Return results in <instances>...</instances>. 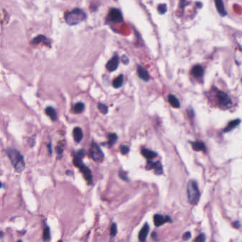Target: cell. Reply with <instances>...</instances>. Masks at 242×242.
<instances>
[{
    "instance_id": "cell-1",
    "label": "cell",
    "mask_w": 242,
    "mask_h": 242,
    "mask_svg": "<svg viewBox=\"0 0 242 242\" xmlns=\"http://www.w3.org/2000/svg\"><path fill=\"white\" fill-rule=\"evenodd\" d=\"M6 152L15 170L18 173L22 172L25 168V162L23 156L19 151L14 148H8Z\"/></svg>"
},
{
    "instance_id": "cell-2",
    "label": "cell",
    "mask_w": 242,
    "mask_h": 242,
    "mask_svg": "<svg viewBox=\"0 0 242 242\" xmlns=\"http://www.w3.org/2000/svg\"><path fill=\"white\" fill-rule=\"evenodd\" d=\"M86 19L85 13L80 9H75L68 12L65 15V19L66 23L70 26L77 25L81 23Z\"/></svg>"
},
{
    "instance_id": "cell-3",
    "label": "cell",
    "mask_w": 242,
    "mask_h": 242,
    "mask_svg": "<svg viewBox=\"0 0 242 242\" xmlns=\"http://www.w3.org/2000/svg\"><path fill=\"white\" fill-rule=\"evenodd\" d=\"M187 194L189 202L191 205H196L198 202L200 193H199L197 183L195 180H189L187 186Z\"/></svg>"
},
{
    "instance_id": "cell-4",
    "label": "cell",
    "mask_w": 242,
    "mask_h": 242,
    "mask_svg": "<svg viewBox=\"0 0 242 242\" xmlns=\"http://www.w3.org/2000/svg\"><path fill=\"white\" fill-rule=\"evenodd\" d=\"M90 154L91 158L93 159V161L97 163H101L104 159V154L102 153V150L100 148V146L95 143H92L90 146Z\"/></svg>"
},
{
    "instance_id": "cell-5",
    "label": "cell",
    "mask_w": 242,
    "mask_h": 242,
    "mask_svg": "<svg viewBox=\"0 0 242 242\" xmlns=\"http://www.w3.org/2000/svg\"><path fill=\"white\" fill-rule=\"evenodd\" d=\"M217 97L219 99V105L224 110H226V109L229 107V106L232 103L231 98L225 92L219 91L218 93H217Z\"/></svg>"
},
{
    "instance_id": "cell-6",
    "label": "cell",
    "mask_w": 242,
    "mask_h": 242,
    "mask_svg": "<svg viewBox=\"0 0 242 242\" xmlns=\"http://www.w3.org/2000/svg\"><path fill=\"white\" fill-rule=\"evenodd\" d=\"M109 17L112 21L116 23H121L123 21V16L122 12L118 9H112L110 10Z\"/></svg>"
},
{
    "instance_id": "cell-7",
    "label": "cell",
    "mask_w": 242,
    "mask_h": 242,
    "mask_svg": "<svg viewBox=\"0 0 242 242\" xmlns=\"http://www.w3.org/2000/svg\"><path fill=\"white\" fill-rule=\"evenodd\" d=\"M154 224L156 227H161V225H163V224L166 223V222H171L172 220H171L170 217H168V216H163L161 215H155L154 217Z\"/></svg>"
},
{
    "instance_id": "cell-8",
    "label": "cell",
    "mask_w": 242,
    "mask_h": 242,
    "mask_svg": "<svg viewBox=\"0 0 242 242\" xmlns=\"http://www.w3.org/2000/svg\"><path fill=\"white\" fill-rule=\"evenodd\" d=\"M119 62V58L118 56L115 55L114 56H113L112 59L109 60L107 63L106 65L107 69V70H109L110 72L114 71V70L117 69Z\"/></svg>"
},
{
    "instance_id": "cell-9",
    "label": "cell",
    "mask_w": 242,
    "mask_h": 242,
    "mask_svg": "<svg viewBox=\"0 0 242 242\" xmlns=\"http://www.w3.org/2000/svg\"><path fill=\"white\" fill-rule=\"evenodd\" d=\"M79 169H80V170L81 171L82 175H83L84 179H85L88 182L92 183V175L91 170H90V169H89L88 167H87L86 165L84 164H82L81 165H80V166L79 167Z\"/></svg>"
},
{
    "instance_id": "cell-10",
    "label": "cell",
    "mask_w": 242,
    "mask_h": 242,
    "mask_svg": "<svg viewBox=\"0 0 242 242\" xmlns=\"http://www.w3.org/2000/svg\"><path fill=\"white\" fill-rule=\"evenodd\" d=\"M137 72H138L139 77L145 82H148L150 80V75L148 72L145 69L144 67L141 65H138L137 67Z\"/></svg>"
},
{
    "instance_id": "cell-11",
    "label": "cell",
    "mask_w": 242,
    "mask_h": 242,
    "mask_svg": "<svg viewBox=\"0 0 242 242\" xmlns=\"http://www.w3.org/2000/svg\"><path fill=\"white\" fill-rule=\"evenodd\" d=\"M148 231H149V225L147 223H146L144 224V227H143L142 229H141L140 232H139V241H142V242H144L146 241L147 236H148Z\"/></svg>"
},
{
    "instance_id": "cell-12",
    "label": "cell",
    "mask_w": 242,
    "mask_h": 242,
    "mask_svg": "<svg viewBox=\"0 0 242 242\" xmlns=\"http://www.w3.org/2000/svg\"><path fill=\"white\" fill-rule=\"evenodd\" d=\"M216 8H217V11H218L219 14L221 17H224L227 14V12L226 11L224 5L222 0H215Z\"/></svg>"
},
{
    "instance_id": "cell-13",
    "label": "cell",
    "mask_w": 242,
    "mask_h": 242,
    "mask_svg": "<svg viewBox=\"0 0 242 242\" xmlns=\"http://www.w3.org/2000/svg\"><path fill=\"white\" fill-rule=\"evenodd\" d=\"M73 138L74 140L77 143H80L83 138L82 131L80 127H75L73 130Z\"/></svg>"
},
{
    "instance_id": "cell-14",
    "label": "cell",
    "mask_w": 242,
    "mask_h": 242,
    "mask_svg": "<svg viewBox=\"0 0 242 242\" xmlns=\"http://www.w3.org/2000/svg\"><path fill=\"white\" fill-rule=\"evenodd\" d=\"M142 154L144 156L145 158H146L148 160H151V159L154 158L155 157L157 156V153L155 152V151H151L149 149L147 148H143L142 150Z\"/></svg>"
},
{
    "instance_id": "cell-15",
    "label": "cell",
    "mask_w": 242,
    "mask_h": 242,
    "mask_svg": "<svg viewBox=\"0 0 242 242\" xmlns=\"http://www.w3.org/2000/svg\"><path fill=\"white\" fill-rule=\"evenodd\" d=\"M168 102L170 104V105L174 108H179L180 107V102L177 100V98L173 94H169L168 97Z\"/></svg>"
},
{
    "instance_id": "cell-16",
    "label": "cell",
    "mask_w": 242,
    "mask_h": 242,
    "mask_svg": "<svg viewBox=\"0 0 242 242\" xmlns=\"http://www.w3.org/2000/svg\"><path fill=\"white\" fill-rule=\"evenodd\" d=\"M45 112L51 119V120L56 121L57 119V114H56V110L52 107H46L45 110Z\"/></svg>"
},
{
    "instance_id": "cell-17",
    "label": "cell",
    "mask_w": 242,
    "mask_h": 242,
    "mask_svg": "<svg viewBox=\"0 0 242 242\" xmlns=\"http://www.w3.org/2000/svg\"><path fill=\"white\" fill-rule=\"evenodd\" d=\"M240 122H241L240 119H235L231 121V122H230L229 124H228L227 127L224 129V132H230V131L233 130L235 127H237L238 125L240 124Z\"/></svg>"
},
{
    "instance_id": "cell-18",
    "label": "cell",
    "mask_w": 242,
    "mask_h": 242,
    "mask_svg": "<svg viewBox=\"0 0 242 242\" xmlns=\"http://www.w3.org/2000/svg\"><path fill=\"white\" fill-rule=\"evenodd\" d=\"M192 74L195 78H201L204 74V69L200 65H196L193 68Z\"/></svg>"
},
{
    "instance_id": "cell-19",
    "label": "cell",
    "mask_w": 242,
    "mask_h": 242,
    "mask_svg": "<svg viewBox=\"0 0 242 242\" xmlns=\"http://www.w3.org/2000/svg\"><path fill=\"white\" fill-rule=\"evenodd\" d=\"M123 82H124V76H123V75H120L119 76H118L117 78L113 80L112 85L114 88L117 89L122 86Z\"/></svg>"
},
{
    "instance_id": "cell-20",
    "label": "cell",
    "mask_w": 242,
    "mask_h": 242,
    "mask_svg": "<svg viewBox=\"0 0 242 242\" xmlns=\"http://www.w3.org/2000/svg\"><path fill=\"white\" fill-rule=\"evenodd\" d=\"M192 146L193 148L196 151H202L205 152V151H207L206 146H205V144L202 142H194L192 144Z\"/></svg>"
},
{
    "instance_id": "cell-21",
    "label": "cell",
    "mask_w": 242,
    "mask_h": 242,
    "mask_svg": "<svg viewBox=\"0 0 242 242\" xmlns=\"http://www.w3.org/2000/svg\"><path fill=\"white\" fill-rule=\"evenodd\" d=\"M48 40L47 38L46 37V36H44L43 35H39V36H38L37 37L34 38V39L32 40L31 43L33 44H38L39 43H41V42H43V43H48ZM48 44H49V43H48Z\"/></svg>"
},
{
    "instance_id": "cell-22",
    "label": "cell",
    "mask_w": 242,
    "mask_h": 242,
    "mask_svg": "<svg viewBox=\"0 0 242 242\" xmlns=\"http://www.w3.org/2000/svg\"><path fill=\"white\" fill-rule=\"evenodd\" d=\"M153 169L154 170L155 173H156V175H161L163 173V166L159 161L154 162V168H153Z\"/></svg>"
},
{
    "instance_id": "cell-23",
    "label": "cell",
    "mask_w": 242,
    "mask_h": 242,
    "mask_svg": "<svg viewBox=\"0 0 242 242\" xmlns=\"http://www.w3.org/2000/svg\"><path fill=\"white\" fill-rule=\"evenodd\" d=\"M84 110V104L82 102H78L73 107V111L75 113L78 114L81 113Z\"/></svg>"
},
{
    "instance_id": "cell-24",
    "label": "cell",
    "mask_w": 242,
    "mask_h": 242,
    "mask_svg": "<svg viewBox=\"0 0 242 242\" xmlns=\"http://www.w3.org/2000/svg\"><path fill=\"white\" fill-rule=\"evenodd\" d=\"M108 142L107 144L110 146H112L116 142L118 139V136L115 134H110L108 135Z\"/></svg>"
},
{
    "instance_id": "cell-25",
    "label": "cell",
    "mask_w": 242,
    "mask_h": 242,
    "mask_svg": "<svg viewBox=\"0 0 242 242\" xmlns=\"http://www.w3.org/2000/svg\"><path fill=\"white\" fill-rule=\"evenodd\" d=\"M50 239V228L48 227H46L43 230V239L44 241H48Z\"/></svg>"
},
{
    "instance_id": "cell-26",
    "label": "cell",
    "mask_w": 242,
    "mask_h": 242,
    "mask_svg": "<svg viewBox=\"0 0 242 242\" xmlns=\"http://www.w3.org/2000/svg\"><path fill=\"white\" fill-rule=\"evenodd\" d=\"M97 107H98V110H100V112L101 113H102L103 114H106L108 113V107H107V106L105 105V104L100 103V104H98Z\"/></svg>"
},
{
    "instance_id": "cell-27",
    "label": "cell",
    "mask_w": 242,
    "mask_h": 242,
    "mask_svg": "<svg viewBox=\"0 0 242 242\" xmlns=\"http://www.w3.org/2000/svg\"><path fill=\"white\" fill-rule=\"evenodd\" d=\"M117 233V227H116V224L115 223H113L112 224V227H111L110 229V236L111 237L113 238L114 237Z\"/></svg>"
},
{
    "instance_id": "cell-28",
    "label": "cell",
    "mask_w": 242,
    "mask_h": 242,
    "mask_svg": "<svg viewBox=\"0 0 242 242\" xmlns=\"http://www.w3.org/2000/svg\"><path fill=\"white\" fill-rule=\"evenodd\" d=\"M129 147L126 146V145H122L120 147V151H121V153L123 155H125V154H127L129 152Z\"/></svg>"
},
{
    "instance_id": "cell-29",
    "label": "cell",
    "mask_w": 242,
    "mask_h": 242,
    "mask_svg": "<svg viewBox=\"0 0 242 242\" xmlns=\"http://www.w3.org/2000/svg\"><path fill=\"white\" fill-rule=\"evenodd\" d=\"M158 12L161 14H165L167 11V7L165 4H163V5H160L158 7Z\"/></svg>"
},
{
    "instance_id": "cell-30",
    "label": "cell",
    "mask_w": 242,
    "mask_h": 242,
    "mask_svg": "<svg viewBox=\"0 0 242 242\" xmlns=\"http://www.w3.org/2000/svg\"><path fill=\"white\" fill-rule=\"evenodd\" d=\"M119 177L122 179L123 180L129 181V178H128V177H127L126 172H124V171H123V170H120L119 172Z\"/></svg>"
},
{
    "instance_id": "cell-31",
    "label": "cell",
    "mask_w": 242,
    "mask_h": 242,
    "mask_svg": "<svg viewBox=\"0 0 242 242\" xmlns=\"http://www.w3.org/2000/svg\"><path fill=\"white\" fill-rule=\"evenodd\" d=\"M84 155H85V151H84L83 149H80V150L78 151V152L75 154V156L82 158L84 156Z\"/></svg>"
},
{
    "instance_id": "cell-32",
    "label": "cell",
    "mask_w": 242,
    "mask_h": 242,
    "mask_svg": "<svg viewBox=\"0 0 242 242\" xmlns=\"http://www.w3.org/2000/svg\"><path fill=\"white\" fill-rule=\"evenodd\" d=\"M154 162H153V161H151L150 160L147 161V163L146 165V170H152L153 168H154Z\"/></svg>"
},
{
    "instance_id": "cell-33",
    "label": "cell",
    "mask_w": 242,
    "mask_h": 242,
    "mask_svg": "<svg viewBox=\"0 0 242 242\" xmlns=\"http://www.w3.org/2000/svg\"><path fill=\"white\" fill-rule=\"evenodd\" d=\"M197 242H204L205 241V235L204 234H201L195 240Z\"/></svg>"
},
{
    "instance_id": "cell-34",
    "label": "cell",
    "mask_w": 242,
    "mask_h": 242,
    "mask_svg": "<svg viewBox=\"0 0 242 242\" xmlns=\"http://www.w3.org/2000/svg\"><path fill=\"white\" fill-rule=\"evenodd\" d=\"M191 237V233L189 232V231H187V232L185 233L184 235H183V241H187V240H189L190 239Z\"/></svg>"
},
{
    "instance_id": "cell-35",
    "label": "cell",
    "mask_w": 242,
    "mask_h": 242,
    "mask_svg": "<svg viewBox=\"0 0 242 242\" xmlns=\"http://www.w3.org/2000/svg\"><path fill=\"white\" fill-rule=\"evenodd\" d=\"M232 225H233L234 227L237 228V229H239V228L240 227V226H241V224H240V222L239 221H234V222H233Z\"/></svg>"
},
{
    "instance_id": "cell-36",
    "label": "cell",
    "mask_w": 242,
    "mask_h": 242,
    "mask_svg": "<svg viewBox=\"0 0 242 242\" xmlns=\"http://www.w3.org/2000/svg\"><path fill=\"white\" fill-rule=\"evenodd\" d=\"M122 62H124V64H128L129 61V58H127L126 56H123L122 58Z\"/></svg>"
},
{
    "instance_id": "cell-37",
    "label": "cell",
    "mask_w": 242,
    "mask_h": 242,
    "mask_svg": "<svg viewBox=\"0 0 242 242\" xmlns=\"http://www.w3.org/2000/svg\"><path fill=\"white\" fill-rule=\"evenodd\" d=\"M56 151H57L58 154H59V155H61L62 154V152H63V150H62V148H61V147H60V146H58L57 148H56Z\"/></svg>"
},
{
    "instance_id": "cell-38",
    "label": "cell",
    "mask_w": 242,
    "mask_h": 242,
    "mask_svg": "<svg viewBox=\"0 0 242 242\" xmlns=\"http://www.w3.org/2000/svg\"><path fill=\"white\" fill-rule=\"evenodd\" d=\"M152 238L153 239H154V240H156V239H157V234L156 233V232H154L152 234Z\"/></svg>"
},
{
    "instance_id": "cell-39",
    "label": "cell",
    "mask_w": 242,
    "mask_h": 242,
    "mask_svg": "<svg viewBox=\"0 0 242 242\" xmlns=\"http://www.w3.org/2000/svg\"><path fill=\"white\" fill-rule=\"evenodd\" d=\"M48 149H49V152L50 153V154H52V149L50 148V144L48 145Z\"/></svg>"
},
{
    "instance_id": "cell-40",
    "label": "cell",
    "mask_w": 242,
    "mask_h": 242,
    "mask_svg": "<svg viewBox=\"0 0 242 242\" xmlns=\"http://www.w3.org/2000/svg\"><path fill=\"white\" fill-rule=\"evenodd\" d=\"M241 82H242V80H241Z\"/></svg>"
}]
</instances>
